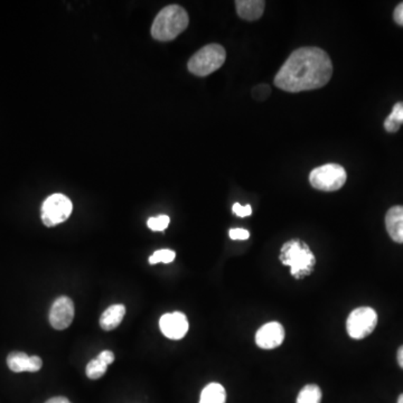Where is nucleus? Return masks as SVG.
<instances>
[{
	"instance_id": "obj_1",
	"label": "nucleus",
	"mask_w": 403,
	"mask_h": 403,
	"mask_svg": "<svg viewBox=\"0 0 403 403\" xmlns=\"http://www.w3.org/2000/svg\"><path fill=\"white\" fill-rule=\"evenodd\" d=\"M330 56L318 47H302L292 52L275 78V87L290 93L316 90L332 78Z\"/></svg>"
},
{
	"instance_id": "obj_2",
	"label": "nucleus",
	"mask_w": 403,
	"mask_h": 403,
	"mask_svg": "<svg viewBox=\"0 0 403 403\" xmlns=\"http://www.w3.org/2000/svg\"><path fill=\"white\" fill-rule=\"evenodd\" d=\"M279 260L285 266H289L294 278H306L315 269L316 258L304 241L292 239L283 245Z\"/></svg>"
},
{
	"instance_id": "obj_3",
	"label": "nucleus",
	"mask_w": 403,
	"mask_h": 403,
	"mask_svg": "<svg viewBox=\"0 0 403 403\" xmlns=\"http://www.w3.org/2000/svg\"><path fill=\"white\" fill-rule=\"evenodd\" d=\"M187 11L178 5L167 6L159 11L151 26V36L161 42L173 41L187 28Z\"/></svg>"
},
{
	"instance_id": "obj_4",
	"label": "nucleus",
	"mask_w": 403,
	"mask_h": 403,
	"mask_svg": "<svg viewBox=\"0 0 403 403\" xmlns=\"http://www.w3.org/2000/svg\"><path fill=\"white\" fill-rule=\"evenodd\" d=\"M226 52L223 46L218 44H210L202 47L199 52L192 56L188 61V71L197 77H207L225 62Z\"/></svg>"
},
{
	"instance_id": "obj_5",
	"label": "nucleus",
	"mask_w": 403,
	"mask_h": 403,
	"mask_svg": "<svg viewBox=\"0 0 403 403\" xmlns=\"http://www.w3.org/2000/svg\"><path fill=\"white\" fill-rule=\"evenodd\" d=\"M347 180L346 170L337 163H327L311 170L309 182L314 188L323 192H335L341 190Z\"/></svg>"
},
{
	"instance_id": "obj_6",
	"label": "nucleus",
	"mask_w": 403,
	"mask_h": 403,
	"mask_svg": "<svg viewBox=\"0 0 403 403\" xmlns=\"http://www.w3.org/2000/svg\"><path fill=\"white\" fill-rule=\"evenodd\" d=\"M73 204L63 194H53L44 201L41 209L42 222L49 228L66 222L71 216Z\"/></svg>"
},
{
	"instance_id": "obj_7",
	"label": "nucleus",
	"mask_w": 403,
	"mask_h": 403,
	"mask_svg": "<svg viewBox=\"0 0 403 403\" xmlns=\"http://www.w3.org/2000/svg\"><path fill=\"white\" fill-rule=\"evenodd\" d=\"M378 324V314L370 307L356 308L349 314L346 330L349 337L363 340L368 337L376 330Z\"/></svg>"
},
{
	"instance_id": "obj_8",
	"label": "nucleus",
	"mask_w": 403,
	"mask_h": 403,
	"mask_svg": "<svg viewBox=\"0 0 403 403\" xmlns=\"http://www.w3.org/2000/svg\"><path fill=\"white\" fill-rule=\"evenodd\" d=\"M74 318V302L71 298H58L53 302L51 311H49V324L53 328L58 330H66L73 322Z\"/></svg>"
},
{
	"instance_id": "obj_9",
	"label": "nucleus",
	"mask_w": 403,
	"mask_h": 403,
	"mask_svg": "<svg viewBox=\"0 0 403 403\" xmlns=\"http://www.w3.org/2000/svg\"><path fill=\"white\" fill-rule=\"evenodd\" d=\"M159 327L161 333L169 340L178 341L182 340L187 334L188 324L187 317L180 311L165 314L159 319Z\"/></svg>"
},
{
	"instance_id": "obj_10",
	"label": "nucleus",
	"mask_w": 403,
	"mask_h": 403,
	"mask_svg": "<svg viewBox=\"0 0 403 403\" xmlns=\"http://www.w3.org/2000/svg\"><path fill=\"white\" fill-rule=\"evenodd\" d=\"M285 340L283 325L277 322L264 325L256 334V343L260 349H273L278 347Z\"/></svg>"
},
{
	"instance_id": "obj_11",
	"label": "nucleus",
	"mask_w": 403,
	"mask_h": 403,
	"mask_svg": "<svg viewBox=\"0 0 403 403\" xmlns=\"http://www.w3.org/2000/svg\"><path fill=\"white\" fill-rule=\"evenodd\" d=\"M7 365L15 373L37 372L43 366V361L41 357L36 356V355L28 356L23 352H11L7 357Z\"/></svg>"
},
{
	"instance_id": "obj_12",
	"label": "nucleus",
	"mask_w": 403,
	"mask_h": 403,
	"mask_svg": "<svg viewBox=\"0 0 403 403\" xmlns=\"http://www.w3.org/2000/svg\"><path fill=\"white\" fill-rule=\"evenodd\" d=\"M388 233L395 242L403 243V206H393L385 216Z\"/></svg>"
},
{
	"instance_id": "obj_13",
	"label": "nucleus",
	"mask_w": 403,
	"mask_h": 403,
	"mask_svg": "<svg viewBox=\"0 0 403 403\" xmlns=\"http://www.w3.org/2000/svg\"><path fill=\"white\" fill-rule=\"evenodd\" d=\"M237 15L245 20H259L266 7L262 0H237L235 1Z\"/></svg>"
},
{
	"instance_id": "obj_14",
	"label": "nucleus",
	"mask_w": 403,
	"mask_h": 403,
	"mask_svg": "<svg viewBox=\"0 0 403 403\" xmlns=\"http://www.w3.org/2000/svg\"><path fill=\"white\" fill-rule=\"evenodd\" d=\"M125 315V307L121 304L110 306L106 308L100 317V326L102 330H112L117 328L123 322Z\"/></svg>"
},
{
	"instance_id": "obj_15",
	"label": "nucleus",
	"mask_w": 403,
	"mask_h": 403,
	"mask_svg": "<svg viewBox=\"0 0 403 403\" xmlns=\"http://www.w3.org/2000/svg\"><path fill=\"white\" fill-rule=\"evenodd\" d=\"M226 392L223 385L220 383L209 384L201 393L199 403H225Z\"/></svg>"
},
{
	"instance_id": "obj_16",
	"label": "nucleus",
	"mask_w": 403,
	"mask_h": 403,
	"mask_svg": "<svg viewBox=\"0 0 403 403\" xmlns=\"http://www.w3.org/2000/svg\"><path fill=\"white\" fill-rule=\"evenodd\" d=\"M403 123V102H398L393 106L392 112L384 121V128L388 132H397Z\"/></svg>"
},
{
	"instance_id": "obj_17",
	"label": "nucleus",
	"mask_w": 403,
	"mask_h": 403,
	"mask_svg": "<svg viewBox=\"0 0 403 403\" xmlns=\"http://www.w3.org/2000/svg\"><path fill=\"white\" fill-rule=\"evenodd\" d=\"M322 390L316 384H308L302 388L298 395L297 403H321L322 402Z\"/></svg>"
},
{
	"instance_id": "obj_18",
	"label": "nucleus",
	"mask_w": 403,
	"mask_h": 403,
	"mask_svg": "<svg viewBox=\"0 0 403 403\" xmlns=\"http://www.w3.org/2000/svg\"><path fill=\"white\" fill-rule=\"evenodd\" d=\"M106 370H108V365L104 364V362H101V361L96 357V359H93L92 361L87 363L85 373H87V376L89 379L98 380L106 374Z\"/></svg>"
},
{
	"instance_id": "obj_19",
	"label": "nucleus",
	"mask_w": 403,
	"mask_h": 403,
	"mask_svg": "<svg viewBox=\"0 0 403 403\" xmlns=\"http://www.w3.org/2000/svg\"><path fill=\"white\" fill-rule=\"evenodd\" d=\"M175 254L174 251L169 250V249H163V250L156 251L154 252L153 256L149 258L150 264H170V262L174 261Z\"/></svg>"
},
{
	"instance_id": "obj_20",
	"label": "nucleus",
	"mask_w": 403,
	"mask_h": 403,
	"mask_svg": "<svg viewBox=\"0 0 403 403\" xmlns=\"http://www.w3.org/2000/svg\"><path fill=\"white\" fill-rule=\"evenodd\" d=\"M170 223V218L167 216H159L157 218H150L147 225L151 231H165Z\"/></svg>"
},
{
	"instance_id": "obj_21",
	"label": "nucleus",
	"mask_w": 403,
	"mask_h": 403,
	"mask_svg": "<svg viewBox=\"0 0 403 403\" xmlns=\"http://www.w3.org/2000/svg\"><path fill=\"white\" fill-rule=\"evenodd\" d=\"M232 210H233L235 216H239V218H247V216H250L252 214V207L250 205L242 206L240 203H235L232 207Z\"/></svg>"
},
{
	"instance_id": "obj_22",
	"label": "nucleus",
	"mask_w": 403,
	"mask_h": 403,
	"mask_svg": "<svg viewBox=\"0 0 403 403\" xmlns=\"http://www.w3.org/2000/svg\"><path fill=\"white\" fill-rule=\"evenodd\" d=\"M254 99L258 101L266 100L270 94V87L266 85H258L252 91Z\"/></svg>"
},
{
	"instance_id": "obj_23",
	"label": "nucleus",
	"mask_w": 403,
	"mask_h": 403,
	"mask_svg": "<svg viewBox=\"0 0 403 403\" xmlns=\"http://www.w3.org/2000/svg\"><path fill=\"white\" fill-rule=\"evenodd\" d=\"M232 240H248L250 232L244 229H231L229 232Z\"/></svg>"
},
{
	"instance_id": "obj_24",
	"label": "nucleus",
	"mask_w": 403,
	"mask_h": 403,
	"mask_svg": "<svg viewBox=\"0 0 403 403\" xmlns=\"http://www.w3.org/2000/svg\"><path fill=\"white\" fill-rule=\"evenodd\" d=\"M97 359H99L101 362H104V364L109 365L115 361V354L111 351H104L101 352Z\"/></svg>"
},
{
	"instance_id": "obj_25",
	"label": "nucleus",
	"mask_w": 403,
	"mask_h": 403,
	"mask_svg": "<svg viewBox=\"0 0 403 403\" xmlns=\"http://www.w3.org/2000/svg\"><path fill=\"white\" fill-rule=\"evenodd\" d=\"M393 18H395L397 24L403 26V3L397 6V8L395 9V14H393Z\"/></svg>"
},
{
	"instance_id": "obj_26",
	"label": "nucleus",
	"mask_w": 403,
	"mask_h": 403,
	"mask_svg": "<svg viewBox=\"0 0 403 403\" xmlns=\"http://www.w3.org/2000/svg\"><path fill=\"white\" fill-rule=\"evenodd\" d=\"M45 403H72L71 401L66 399V397H55V398L49 399Z\"/></svg>"
},
{
	"instance_id": "obj_27",
	"label": "nucleus",
	"mask_w": 403,
	"mask_h": 403,
	"mask_svg": "<svg viewBox=\"0 0 403 403\" xmlns=\"http://www.w3.org/2000/svg\"><path fill=\"white\" fill-rule=\"evenodd\" d=\"M397 357H398L399 365H400L401 368H403V345L401 346L400 349H399Z\"/></svg>"
},
{
	"instance_id": "obj_28",
	"label": "nucleus",
	"mask_w": 403,
	"mask_h": 403,
	"mask_svg": "<svg viewBox=\"0 0 403 403\" xmlns=\"http://www.w3.org/2000/svg\"><path fill=\"white\" fill-rule=\"evenodd\" d=\"M398 403H403V393L402 395H400V397H399Z\"/></svg>"
}]
</instances>
